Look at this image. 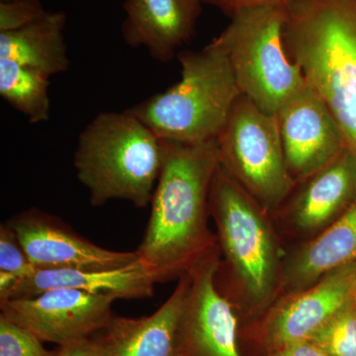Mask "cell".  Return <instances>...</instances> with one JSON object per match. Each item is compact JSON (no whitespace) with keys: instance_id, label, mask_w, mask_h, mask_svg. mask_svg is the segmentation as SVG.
I'll return each instance as SVG.
<instances>
[{"instance_id":"obj_7","label":"cell","mask_w":356,"mask_h":356,"mask_svg":"<svg viewBox=\"0 0 356 356\" xmlns=\"http://www.w3.org/2000/svg\"><path fill=\"white\" fill-rule=\"evenodd\" d=\"M219 165L264 210L278 207L297 182L288 170L275 115L241 95L216 138Z\"/></svg>"},{"instance_id":"obj_17","label":"cell","mask_w":356,"mask_h":356,"mask_svg":"<svg viewBox=\"0 0 356 356\" xmlns=\"http://www.w3.org/2000/svg\"><path fill=\"white\" fill-rule=\"evenodd\" d=\"M67 15L64 11H48L31 24L0 32V58L51 76L70 69V60L64 31Z\"/></svg>"},{"instance_id":"obj_19","label":"cell","mask_w":356,"mask_h":356,"mask_svg":"<svg viewBox=\"0 0 356 356\" xmlns=\"http://www.w3.org/2000/svg\"><path fill=\"white\" fill-rule=\"evenodd\" d=\"M50 76L0 58V95L14 109L25 115L32 124L43 123L51 116L49 97Z\"/></svg>"},{"instance_id":"obj_12","label":"cell","mask_w":356,"mask_h":356,"mask_svg":"<svg viewBox=\"0 0 356 356\" xmlns=\"http://www.w3.org/2000/svg\"><path fill=\"white\" fill-rule=\"evenodd\" d=\"M356 264L325 274L291 297L274 314L269 336L278 348L310 341L330 321L355 301Z\"/></svg>"},{"instance_id":"obj_24","label":"cell","mask_w":356,"mask_h":356,"mask_svg":"<svg viewBox=\"0 0 356 356\" xmlns=\"http://www.w3.org/2000/svg\"><path fill=\"white\" fill-rule=\"evenodd\" d=\"M277 1H285V0H202L204 4L219 9L229 18L233 17L235 14L245 9Z\"/></svg>"},{"instance_id":"obj_2","label":"cell","mask_w":356,"mask_h":356,"mask_svg":"<svg viewBox=\"0 0 356 356\" xmlns=\"http://www.w3.org/2000/svg\"><path fill=\"white\" fill-rule=\"evenodd\" d=\"M284 42L356 156V0H286Z\"/></svg>"},{"instance_id":"obj_21","label":"cell","mask_w":356,"mask_h":356,"mask_svg":"<svg viewBox=\"0 0 356 356\" xmlns=\"http://www.w3.org/2000/svg\"><path fill=\"white\" fill-rule=\"evenodd\" d=\"M44 348L38 337L17 323L0 315V356H57Z\"/></svg>"},{"instance_id":"obj_23","label":"cell","mask_w":356,"mask_h":356,"mask_svg":"<svg viewBox=\"0 0 356 356\" xmlns=\"http://www.w3.org/2000/svg\"><path fill=\"white\" fill-rule=\"evenodd\" d=\"M47 13L40 0L0 1V32L20 29L43 17Z\"/></svg>"},{"instance_id":"obj_10","label":"cell","mask_w":356,"mask_h":356,"mask_svg":"<svg viewBox=\"0 0 356 356\" xmlns=\"http://www.w3.org/2000/svg\"><path fill=\"white\" fill-rule=\"evenodd\" d=\"M38 269L118 270L137 264V252L99 247L79 235L60 218L37 208L7 222Z\"/></svg>"},{"instance_id":"obj_1","label":"cell","mask_w":356,"mask_h":356,"mask_svg":"<svg viewBox=\"0 0 356 356\" xmlns=\"http://www.w3.org/2000/svg\"><path fill=\"white\" fill-rule=\"evenodd\" d=\"M163 144L151 216L136 250L143 270L156 283L179 280L218 248L208 226L211 186L219 165L216 140Z\"/></svg>"},{"instance_id":"obj_8","label":"cell","mask_w":356,"mask_h":356,"mask_svg":"<svg viewBox=\"0 0 356 356\" xmlns=\"http://www.w3.org/2000/svg\"><path fill=\"white\" fill-rule=\"evenodd\" d=\"M220 262L216 248L188 273L173 356H242L235 312L217 285Z\"/></svg>"},{"instance_id":"obj_26","label":"cell","mask_w":356,"mask_h":356,"mask_svg":"<svg viewBox=\"0 0 356 356\" xmlns=\"http://www.w3.org/2000/svg\"><path fill=\"white\" fill-rule=\"evenodd\" d=\"M57 356H99L97 343L95 337L81 343L62 346L58 350Z\"/></svg>"},{"instance_id":"obj_5","label":"cell","mask_w":356,"mask_h":356,"mask_svg":"<svg viewBox=\"0 0 356 356\" xmlns=\"http://www.w3.org/2000/svg\"><path fill=\"white\" fill-rule=\"evenodd\" d=\"M285 1L240 11L216 37L241 93L269 115L307 84L285 47Z\"/></svg>"},{"instance_id":"obj_20","label":"cell","mask_w":356,"mask_h":356,"mask_svg":"<svg viewBox=\"0 0 356 356\" xmlns=\"http://www.w3.org/2000/svg\"><path fill=\"white\" fill-rule=\"evenodd\" d=\"M310 341L318 344L329 356H356V300Z\"/></svg>"},{"instance_id":"obj_9","label":"cell","mask_w":356,"mask_h":356,"mask_svg":"<svg viewBox=\"0 0 356 356\" xmlns=\"http://www.w3.org/2000/svg\"><path fill=\"white\" fill-rule=\"evenodd\" d=\"M115 300L112 295L62 288L1 302L0 315L29 330L43 343L62 348L99 334L113 317Z\"/></svg>"},{"instance_id":"obj_27","label":"cell","mask_w":356,"mask_h":356,"mask_svg":"<svg viewBox=\"0 0 356 356\" xmlns=\"http://www.w3.org/2000/svg\"><path fill=\"white\" fill-rule=\"evenodd\" d=\"M0 1H13V0H0Z\"/></svg>"},{"instance_id":"obj_22","label":"cell","mask_w":356,"mask_h":356,"mask_svg":"<svg viewBox=\"0 0 356 356\" xmlns=\"http://www.w3.org/2000/svg\"><path fill=\"white\" fill-rule=\"evenodd\" d=\"M37 267L26 254L19 238L7 222L0 226V271L24 278L32 275Z\"/></svg>"},{"instance_id":"obj_13","label":"cell","mask_w":356,"mask_h":356,"mask_svg":"<svg viewBox=\"0 0 356 356\" xmlns=\"http://www.w3.org/2000/svg\"><path fill=\"white\" fill-rule=\"evenodd\" d=\"M203 6L202 0H125L122 38L159 62H170L195 34Z\"/></svg>"},{"instance_id":"obj_4","label":"cell","mask_w":356,"mask_h":356,"mask_svg":"<svg viewBox=\"0 0 356 356\" xmlns=\"http://www.w3.org/2000/svg\"><path fill=\"white\" fill-rule=\"evenodd\" d=\"M177 58L180 81L127 110L161 139L216 140L242 95L226 51L214 38L202 50L180 51Z\"/></svg>"},{"instance_id":"obj_18","label":"cell","mask_w":356,"mask_h":356,"mask_svg":"<svg viewBox=\"0 0 356 356\" xmlns=\"http://www.w3.org/2000/svg\"><path fill=\"white\" fill-rule=\"evenodd\" d=\"M356 198L350 207L293 259L288 285L294 290L310 286L325 274L356 264Z\"/></svg>"},{"instance_id":"obj_14","label":"cell","mask_w":356,"mask_h":356,"mask_svg":"<svg viewBox=\"0 0 356 356\" xmlns=\"http://www.w3.org/2000/svg\"><path fill=\"white\" fill-rule=\"evenodd\" d=\"M188 273L158 311L140 318L114 316L95 337L99 356H173L178 322L188 289Z\"/></svg>"},{"instance_id":"obj_28","label":"cell","mask_w":356,"mask_h":356,"mask_svg":"<svg viewBox=\"0 0 356 356\" xmlns=\"http://www.w3.org/2000/svg\"><path fill=\"white\" fill-rule=\"evenodd\" d=\"M355 297H356V294H355Z\"/></svg>"},{"instance_id":"obj_16","label":"cell","mask_w":356,"mask_h":356,"mask_svg":"<svg viewBox=\"0 0 356 356\" xmlns=\"http://www.w3.org/2000/svg\"><path fill=\"white\" fill-rule=\"evenodd\" d=\"M291 204V216L300 229L324 227L356 198V156L348 147L322 170L302 180Z\"/></svg>"},{"instance_id":"obj_3","label":"cell","mask_w":356,"mask_h":356,"mask_svg":"<svg viewBox=\"0 0 356 356\" xmlns=\"http://www.w3.org/2000/svg\"><path fill=\"white\" fill-rule=\"evenodd\" d=\"M163 161V140L128 110L96 115L79 135L74 156L95 207L117 199L147 207Z\"/></svg>"},{"instance_id":"obj_6","label":"cell","mask_w":356,"mask_h":356,"mask_svg":"<svg viewBox=\"0 0 356 356\" xmlns=\"http://www.w3.org/2000/svg\"><path fill=\"white\" fill-rule=\"evenodd\" d=\"M210 214L224 266L250 303H266L277 282V245L266 210L220 165L211 186Z\"/></svg>"},{"instance_id":"obj_25","label":"cell","mask_w":356,"mask_h":356,"mask_svg":"<svg viewBox=\"0 0 356 356\" xmlns=\"http://www.w3.org/2000/svg\"><path fill=\"white\" fill-rule=\"evenodd\" d=\"M274 356H329L312 341H298L282 346Z\"/></svg>"},{"instance_id":"obj_15","label":"cell","mask_w":356,"mask_h":356,"mask_svg":"<svg viewBox=\"0 0 356 356\" xmlns=\"http://www.w3.org/2000/svg\"><path fill=\"white\" fill-rule=\"evenodd\" d=\"M156 284L143 270L139 261L118 270L37 269L32 275L18 280L4 301L32 298L62 288L112 295L117 299H146L154 296Z\"/></svg>"},{"instance_id":"obj_11","label":"cell","mask_w":356,"mask_h":356,"mask_svg":"<svg viewBox=\"0 0 356 356\" xmlns=\"http://www.w3.org/2000/svg\"><path fill=\"white\" fill-rule=\"evenodd\" d=\"M275 117L288 170L297 184L348 147L334 116L308 84L292 95Z\"/></svg>"}]
</instances>
